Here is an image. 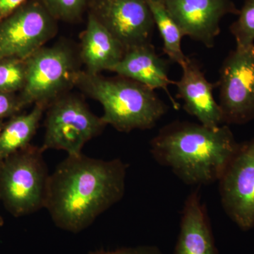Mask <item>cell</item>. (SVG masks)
Segmentation results:
<instances>
[{
    "label": "cell",
    "mask_w": 254,
    "mask_h": 254,
    "mask_svg": "<svg viewBox=\"0 0 254 254\" xmlns=\"http://www.w3.org/2000/svg\"><path fill=\"white\" fill-rule=\"evenodd\" d=\"M128 165L120 158L68 155L50 175L45 208L55 225L78 233L120 201Z\"/></svg>",
    "instance_id": "cell-1"
},
{
    "label": "cell",
    "mask_w": 254,
    "mask_h": 254,
    "mask_svg": "<svg viewBox=\"0 0 254 254\" xmlns=\"http://www.w3.org/2000/svg\"><path fill=\"white\" fill-rule=\"evenodd\" d=\"M238 146L229 125L211 128L177 120L160 128L150 149L184 183L200 187L218 182Z\"/></svg>",
    "instance_id": "cell-2"
},
{
    "label": "cell",
    "mask_w": 254,
    "mask_h": 254,
    "mask_svg": "<svg viewBox=\"0 0 254 254\" xmlns=\"http://www.w3.org/2000/svg\"><path fill=\"white\" fill-rule=\"evenodd\" d=\"M75 86L103 108L102 120L119 131L153 128L168 110L155 91L129 78L80 70Z\"/></svg>",
    "instance_id": "cell-3"
},
{
    "label": "cell",
    "mask_w": 254,
    "mask_h": 254,
    "mask_svg": "<svg viewBox=\"0 0 254 254\" xmlns=\"http://www.w3.org/2000/svg\"><path fill=\"white\" fill-rule=\"evenodd\" d=\"M44 152L29 145L0 163V199L14 217L45 208L50 175Z\"/></svg>",
    "instance_id": "cell-4"
},
{
    "label": "cell",
    "mask_w": 254,
    "mask_h": 254,
    "mask_svg": "<svg viewBox=\"0 0 254 254\" xmlns=\"http://www.w3.org/2000/svg\"><path fill=\"white\" fill-rule=\"evenodd\" d=\"M71 46L63 43L43 47L26 63V81L19 100L21 107L42 104L47 108L75 86L80 69Z\"/></svg>",
    "instance_id": "cell-5"
},
{
    "label": "cell",
    "mask_w": 254,
    "mask_h": 254,
    "mask_svg": "<svg viewBox=\"0 0 254 254\" xmlns=\"http://www.w3.org/2000/svg\"><path fill=\"white\" fill-rule=\"evenodd\" d=\"M46 110L43 151L54 149L64 150L68 155L81 154L86 143L99 136L107 126L76 95L66 93Z\"/></svg>",
    "instance_id": "cell-6"
},
{
    "label": "cell",
    "mask_w": 254,
    "mask_h": 254,
    "mask_svg": "<svg viewBox=\"0 0 254 254\" xmlns=\"http://www.w3.org/2000/svg\"><path fill=\"white\" fill-rule=\"evenodd\" d=\"M58 32L55 19L41 0H28L0 20V60H26Z\"/></svg>",
    "instance_id": "cell-7"
},
{
    "label": "cell",
    "mask_w": 254,
    "mask_h": 254,
    "mask_svg": "<svg viewBox=\"0 0 254 254\" xmlns=\"http://www.w3.org/2000/svg\"><path fill=\"white\" fill-rule=\"evenodd\" d=\"M216 83L224 125H245L254 120V45L229 53Z\"/></svg>",
    "instance_id": "cell-8"
},
{
    "label": "cell",
    "mask_w": 254,
    "mask_h": 254,
    "mask_svg": "<svg viewBox=\"0 0 254 254\" xmlns=\"http://www.w3.org/2000/svg\"><path fill=\"white\" fill-rule=\"evenodd\" d=\"M219 182L225 213L244 231L254 227V138L239 143Z\"/></svg>",
    "instance_id": "cell-9"
},
{
    "label": "cell",
    "mask_w": 254,
    "mask_h": 254,
    "mask_svg": "<svg viewBox=\"0 0 254 254\" xmlns=\"http://www.w3.org/2000/svg\"><path fill=\"white\" fill-rule=\"evenodd\" d=\"M90 12L125 51L151 43L155 26L146 0H92Z\"/></svg>",
    "instance_id": "cell-10"
},
{
    "label": "cell",
    "mask_w": 254,
    "mask_h": 254,
    "mask_svg": "<svg viewBox=\"0 0 254 254\" xmlns=\"http://www.w3.org/2000/svg\"><path fill=\"white\" fill-rule=\"evenodd\" d=\"M165 1L184 36L203 43L208 48L215 46L222 18L240 12L232 0Z\"/></svg>",
    "instance_id": "cell-11"
},
{
    "label": "cell",
    "mask_w": 254,
    "mask_h": 254,
    "mask_svg": "<svg viewBox=\"0 0 254 254\" xmlns=\"http://www.w3.org/2000/svg\"><path fill=\"white\" fill-rule=\"evenodd\" d=\"M182 75L175 81L177 98L183 100V108L195 117L204 126L217 128L224 125L223 117L219 103L213 97L217 83L209 82L198 61L187 57L181 66Z\"/></svg>",
    "instance_id": "cell-12"
},
{
    "label": "cell",
    "mask_w": 254,
    "mask_h": 254,
    "mask_svg": "<svg viewBox=\"0 0 254 254\" xmlns=\"http://www.w3.org/2000/svg\"><path fill=\"white\" fill-rule=\"evenodd\" d=\"M168 61L159 56L152 43L130 48L111 71L155 91H165L175 109L179 104L168 89L175 82L169 78Z\"/></svg>",
    "instance_id": "cell-13"
},
{
    "label": "cell",
    "mask_w": 254,
    "mask_h": 254,
    "mask_svg": "<svg viewBox=\"0 0 254 254\" xmlns=\"http://www.w3.org/2000/svg\"><path fill=\"white\" fill-rule=\"evenodd\" d=\"M174 254H220L199 189L192 190L185 201Z\"/></svg>",
    "instance_id": "cell-14"
},
{
    "label": "cell",
    "mask_w": 254,
    "mask_h": 254,
    "mask_svg": "<svg viewBox=\"0 0 254 254\" xmlns=\"http://www.w3.org/2000/svg\"><path fill=\"white\" fill-rule=\"evenodd\" d=\"M125 49L109 31L89 12L85 31L82 33L79 59L86 71L99 74L110 71L125 55Z\"/></svg>",
    "instance_id": "cell-15"
},
{
    "label": "cell",
    "mask_w": 254,
    "mask_h": 254,
    "mask_svg": "<svg viewBox=\"0 0 254 254\" xmlns=\"http://www.w3.org/2000/svg\"><path fill=\"white\" fill-rule=\"evenodd\" d=\"M47 107L34 105L27 114L14 115L3 126L0 133V159L1 160L30 145L36 134Z\"/></svg>",
    "instance_id": "cell-16"
},
{
    "label": "cell",
    "mask_w": 254,
    "mask_h": 254,
    "mask_svg": "<svg viewBox=\"0 0 254 254\" xmlns=\"http://www.w3.org/2000/svg\"><path fill=\"white\" fill-rule=\"evenodd\" d=\"M146 2L163 41V53L170 61L182 66L187 58L182 48L185 36L182 30L170 14L165 0H146Z\"/></svg>",
    "instance_id": "cell-17"
},
{
    "label": "cell",
    "mask_w": 254,
    "mask_h": 254,
    "mask_svg": "<svg viewBox=\"0 0 254 254\" xmlns=\"http://www.w3.org/2000/svg\"><path fill=\"white\" fill-rule=\"evenodd\" d=\"M238 18L230 26L237 48L246 49L254 45V0H245Z\"/></svg>",
    "instance_id": "cell-18"
},
{
    "label": "cell",
    "mask_w": 254,
    "mask_h": 254,
    "mask_svg": "<svg viewBox=\"0 0 254 254\" xmlns=\"http://www.w3.org/2000/svg\"><path fill=\"white\" fill-rule=\"evenodd\" d=\"M26 81V60H0V91L7 93L22 91Z\"/></svg>",
    "instance_id": "cell-19"
},
{
    "label": "cell",
    "mask_w": 254,
    "mask_h": 254,
    "mask_svg": "<svg viewBox=\"0 0 254 254\" xmlns=\"http://www.w3.org/2000/svg\"><path fill=\"white\" fill-rule=\"evenodd\" d=\"M47 10L57 20L73 22L81 17L89 0H41Z\"/></svg>",
    "instance_id": "cell-20"
},
{
    "label": "cell",
    "mask_w": 254,
    "mask_h": 254,
    "mask_svg": "<svg viewBox=\"0 0 254 254\" xmlns=\"http://www.w3.org/2000/svg\"><path fill=\"white\" fill-rule=\"evenodd\" d=\"M21 108L19 98L17 99L12 93L0 91V119L14 116Z\"/></svg>",
    "instance_id": "cell-21"
},
{
    "label": "cell",
    "mask_w": 254,
    "mask_h": 254,
    "mask_svg": "<svg viewBox=\"0 0 254 254\" xmlns=\"http://www.w3.org/2000/svg\"><path fill=\"white\" fill-rule=\"evenodd\" d=\"M88 254H163L155 246H139L136 247L122 248L114 251L98 250Z\"/></svg>",
    "instance_id": "cell-22"
},
{
    "label": "cell",
    "mask_w": 254,
    "mask_h": 254,
    "mask_svg": "<svg viewBox=\"0 0 254 254\" xmlns=\"http://www.w3.org/2000/svg\"><path fill=\"white\" fill-rule=\"evenodd\" d=\"M28 1V0H0V20L12 14Z\"/></svg>",
    "instance_id": "cell-23"
},
{
    "label": "cell",
    "mask_w": 254,
    "mask_h": 254,
    "mask_svg": "<svg viewBox=\"0 0 254 254\" xmlns=\"http://www.w3.org/2000/svg\"><path fill=\"white\" fill-rule=\"evenodd\" d=\"M4 225V220L1 218V215H0V227H1Z\"/></svg>",
    "instance_id": "cell-24"
},
{
    "label": "cell",
    "mask_w": 254,
    "mask_h": 254,
    "mask_svg": "<svg viewBox=\"0 0 254 254\" xmlns=\"http://www.w3.org/2000/svg\"><path fill=\"white\" fill-rule=\"evenodd\" d=\"M2 128H3L2 125H1V124H0V133H1V129H2ZM1 159H0V163H1Z\"/></svg>",
    "instance_id": "cell-25"
}]
</instances>
